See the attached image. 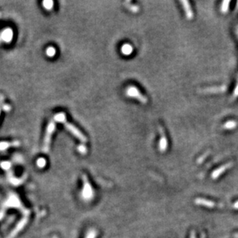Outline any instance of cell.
I'll list each match as a JSON object with an SVG mask.
<instances>
[{
  "instance_id": "6da1fadb",
  "label": "cell",
  "mask_w": 238,
  "mask_h": 238,
  "mask_svg": "<svg viewBox=\"0 0 238 238\" xmlns=\"http://www.w3.org/2000/svg\"><path fill=\"white\" fill-rule=\"evenodd\" d=\"M54 121L55 122L61 123L63 124L64 126L66 127V129L69 131V132L71 133L75 137H76L77 139H80L82 143H85L87 142V138L86 136L76 127V126L73 125V124H70L68 121L66 120V114L64 113H59L54 116Z\"/></svg>"
},
{
  "instance_id": "7a4b0ae2",
  "label": "cell",
  "mask_w": 238,
  "mask_h": 238,
  "mask_svg": "<svg viewBox=\"0 0 238 238\" xmlns=\"http://www.w3.org/2000/svg\"><path fill=\"white\" fill-rule=\"evenodd\" d=\"M56 130V124L55 121H50L46 126L45 137L43 139V146H42V151L45 153L50 152L51 140H52V134H54Z\"/></svg>"
},
{
  "instance_id": "3957f363",
  "label": "cell",
  "mask_w": 238,
  "mask_h": 238,
  "mask_svg": "<svg viewBox=\"0 0 238 238\" xmlns=\"http://www.w3.org/2000/svg\"><path fill=\"white\" fill-rule=\"evenodd\" d=\"M126 94L127 96L135 98V99L138 100L143 103H147L148 102L147 98L145 96H143L136 86H131L126 88Z\"/></svg>"
},
{
  "instance_id": "277c9868",
  "label": "cell",
  "mask_w": 238,
  "mask_h": 238,
  "mask_svg": "<svg viewBox=\"0 0 238 238\" xmlns=\"http://www.w3.org/2000/svg\"><path fill=\"white\" fill-rule=\"evenodd\" d=\"M83 192H82V194H83V198L85 200H89L92 199L93 196V188H92L91 185H90V182H89L87 177L86 175H83Z\"/></svg>"
},
{
  "instance_id": "5b68a950",
  "label": "cell",
  "mask_w": 238,
  "mask_h": 238,
  "mask_svg": "<svg viewBox=\"0 0 238 238\" xmlns=\"http://www.w3.org/2000/svg\"><path fill=\"white\" fill-rule=\"evenodd\" d=\"M27 222H28V218L27 217H25V218H23V219L21 220V221H19V223H18V224L16 225V227H15V229L13 230L12 232L10 234H9V237L8 238H14L15 237H16V236L18 234V233L20 232V231L22 230V228H23L24 226L26 225Z\"/></svg>"
},
{
  "instance_id": "8992f818",
  "label": "cell",
  "mask_w": 238,
  "mask_h": 238,
  "mask_svg": "<svg viewBox=\"0 0 238 238\" xmlns=\"http://www.w3.org/2000/svg\"><path fill=\"white\" fill-rule=\"evenodd\" d=\"M159 131L161 134V139H160V143H159V150L161 151V152H164V151L167 150V145H168L167 139L166 137L165 133H164L163 129L162 128L161 126H159Z\"/></svg>"
},
{
  "instance_id": "52a82bcc",
  "label": "cell",
  "mask_w": 238,
  "mask_h": 238,
  "mask_svg": "<svg viewBox=\"0 0 238 238\" xmlns=\"http://www.w3.org/2000/svg\"><path fill=\"white\" fill-rule=\"evenodd\" d=\"M195 203H196V204L197 205H201V206H204L209 208H213L216 206L221 207V206H224L223 204H216V203H214V202L208 201V200L201 199V198H197V199L195 200Z\"/></svg>"
},
{
  "instance_id": "ba28073f",
  "label": "cell",
  "mask_w": 238,
  "mask_h": 238,
  "mask_svg": "<svg viewBox=\"0 0 238 238\" xmlns=\"http://www.w3.org/2000/svg\"><path fill=\"white\" fill-rule=\"evenodd\" d=\"M232 165H233V163H229L225 164V165L222 166V167H219L218 169H216V170H214V171L212 173V175H211L212 178L214 179V180L215 179H216L218 177H220V176L222 174L225 170H227V169L231 168Z\"/></svg>"
},
{
  "instance_id": "9c48e42d",
  "label": "cell",
  "mask_w": 238,
  "mask_h": 238,
  "mask_svg": "<svg viewBox=\"0 0 238 238\" xmlns=\"http://www.w3.org/2000/svg\"><path fill=\"white\" fill-rule=\"evenodd\" d=\"M18 146H19V141H2V142H0V151L6 150L10 147H18Z\"/></svg>"
},
{
  "instance_id": "30bf717a",
  "label": "cell",
  "mask_w": 238,
  "mask_h": 238,
  "mask_svg": "<svg viewBox=\"0 0 238 238\" xmlns=\"http://www.w3.org/2000/svg\"><path fill=\"white\" fill-rule=\"evenodd\" d=\"M180 2L182 3L183 6V9H184L185 12H186V16L188 19H192L193 17V13L192 11L191 7H190V3L187 1L184 0V1H181Z\"/></svg>"
},
{
  "instance_id": "8fae6325",
  "label": "cell",
  "mask_w": 238,
  "mask_h": 238,
  "mask_svg": "<svg viewBox=\"0 0 238 238\" xmlns=\"http://www.w3.org/2000/svg\"><path fill=\"white\" fill-rule=\"evenodd\" d=\"M2 38L3 40L9 42L12 38V31L11 29H6L2 32Z\"/></svg>"
},
{
  "instance_id": "7c38bea8",
  "label": "cell",
  "mask_w": 238,
  "mask_h": 238,
  "mask_svg": "<svg viewBox=\"0 0 238 238\" xmlns=\"http://www.w3.org/2000/svg\"><path fill=\"white\" fill-rule=\"evenodd\" d=\"M133 50H133L132 46L127 43L124 44V45L121 47V52H122L123 54H124V55L126 56L130 55L133 52Z\"/></svg>"
},
{
  "instance_id": "4fadbf2b",
  "label": "cell",
  "mask_w": 238,
  "mask_h": 238,
  "mask_svg": "<svg viewBox=\"0 0 238 238\" xmlns=\"http://www.w3.org/2000/svg\"><path fill=\"white\" fill-rule=\"evenodd\" d=\"M237 126V122L234 120H230L228 122H226L224 124V128L226 129H234Z\"/></svg>"
},
{
  "instance_id": "5bb4252c",
  "label": "cell",
  "mask_w": 238,
  "mask_h": 238,
  "mask_svg": "<svg viewBox=\"0 0 238 238\" xmlns=\"http://www.w3.org/2000/svg\"><path fill=\"white\" fill-rule=\"evenodd\" d=\"M230 3H231V2L230 1H224L223 2L222 5H221V12H224V13H226V12H227L228 9H229Z\"/></svg>"
},
{
  "instance_id": "9a60e30c",
  "label": "cell",
  "mask_w": 238,
  "mask_h": 238,
  "mask_svg": "<svg viewBox=\"0 0 238 238\" xmlns=\"http://www.w3.org/2000/svg\"><path fill=\"white\" fill-rule=\"evenodd\" d=\"M43 5V7L45 8L47 10H51L52 9V6H53V2L52 1H44L42 2Z\"/></svg>"
},
{
  "instance_id": "2e32d148",
  "label": "cell",
  "mask_w": 238,
  "mask_h": 238,
  "mask_svg": "<svg viewBox=\"0 0 238 238\" xmlns=\"http://www.w3.org/2000/svg\"><path fill=\"white\" fill-rule=\"evenodd\" d=\"M36 164L39 168H44L46 167V161L44 158H39L38 159Z\"/></svg>"
},
{
  "instance_id": "e0dca14e",
  "label": "cell",
  "mask_w": 238,
  "mask_h": 238,
  "mask_svg": "<svg viewBox=\"0 0 238 238\" xmlns=\"http://www.w3.org/2000/svg\"><path fill=\"white\" fill-rule=\"evenodd\" d=\"M46 52V55L48 56L52 57V56H54V55L56 54V49L54 48V47L50 46V47H49V48H47Z\"/></svg>"
},
{
  "instance_id": "ac0fdd59",
  "label": "cell",
  "mask_w": 238,
  "mask_h": 238,
  "mask_svg": "<svg viewBox=\"0 0 238 238\" xmlns=\"http://www.w3.org/2000/svg\"><path fill=\"white\" fill-rule=\"evenodd\" d=\"M225 90V87L224 86H223V87H216V88H211V89H206V90H203V91L204 92H208V93H210V92L211 91V90H213L212 93H213V92H217V93H220V92H222L223 90Z\"/></svg>"
},
{
  "instance_id": "d6986e66",
  "label": "cell",
  "mask_w": 238,
  "mask_h": 238,
  "mask_svg": "<svg viewBox=\"0 0 238 238\" xmlns=\"http://www.w3.org/2000/svg\"><path fill=\"white\" fill-rule=\"evenodd\" d=\"M0 167H1V168L3 169V170H7L11 167V163L8 161L2 162L1 164H0Z\"/></svg>"
},
{
  "instance_id": "ffe728a7",
  "label": "cell",
  "mask_w": 238,
  "mask_h": 238,
  "mask_svg": "<svg viewBox=\"0 0 238 238\" xmlns=\"http://www.w3.org/2000/svg\"><path fill=\"white\" fill-rule=\"evenodd\" d=\"M96 231H94V230H92V231H89L86 238H96Z\"/></svg>"
},
{
  "instance_id": "44dd1931",
  "label": "cell",
  "mask_w": 238,
  "mask_h": 238,
  "mask_svg": "<svg viewBox=\"0 0 238 238\" xmlns=\"http://www.w3.org/2000/svg\"><path fill=\"white\" fill-rule=\"evenodd\" d=\"M78 151L82 154H86V152H87V150H86V147H84L83 145H80L78 147Z\"/></svg>"
},
{
  "instance_id": "7402d4cb",
  "label": "cell",
  "mask_w": 238,
  "mask_h": 238,
  "mask_svg": "<svg viewBox=\"0 0 238 238\" xmlns=\"http://www.w3.org/2000/svg\"><path fill=\"white\" fill-rule=\"evenodd\" d=\"M3 101H4V96H3L2 95H0V113H1V109L3 104Z\"/></svg>"
},
{
  "instance_id": "603a6c76",
  "label": "cell",
  "mask_w": 238,
  "mask_h": 238,
  "mask_svg": "<svg viewBox=\"0 0 238 238\" xmlns=\"http://www.w3.org/2000/svg\"><path fill=\"white\" fill-rule=\"evenodd\" d=\"M190 238H196V237H195L194 231H193V232L191 233V236H190ZM201 238H204V235H203V234L201 236Z\"/></svg>"
},
{
  "instance_id": "cb8c5ba5",
  "label": "cell",
  "mask_w": 238,
  "mask_h": 238,
  "mask_svg": "<svg viewBox=\"0 0 238 238\" xmlns=\"http://www.w3.org/2000/svg\"><path fill=\"white\" fill-rule=\"evenodd\" d=\"M232 206H233V207H234V208H235V209H238V201L236 202V203H234V204Z\"/></svg>"
},
{
  "instance_id": "d4e9b609",
  "label": "cell",
  "mask_w": 238,
  "mask_h": 238,
  "mask_svg": "<svg viewBox=\"0 0 238 238\" xmlns=\"http://www.w3.org/2000/svg\"><path fill=\"white\" fill-rule=\"evenodd\" d=\"M3 216H4V214H3L2 212H0V220L2 219V218L3 217Z\"/></svg>"
},
{
  "instance_id": "484cf974",
  "label": "cell",
  "mask_w": 238,
  "mask_h": 238,
  "mask_svg": "<svg viewBox=\"0 0 238 238\" xmlns=\"http://www.w3.org/2000/svg\"><path fill=\"white\" fill-rule=\"evenodd\" d=\"M235 237H236V238H238V234H236V235H235Z\"/></svg>"
},
{
  "instance_id": "4316f807",
  "label": "cell",
  "mask_w": 238,
  "mask_h": 238,
  "mask_svg": "<svg viewBox=\"0 0 238 238\" xmlns=\"http://www.w3.org/2000/svg\"><path fill=\"white\" fill-rule=\"evenodd\" d=\"M52 238H58V237H56V236H53V237H52Z\"/></svg>"
},
{
  "instance_id": "83f0119b",
  "label": "cell",
  "mask_w": 238,
  "mask_h": 238,
  "mask_svg": "<svg viewBox=\"0 0 238 238\" xmlns=\"http://www.w3.org/2000/svg\"><path fill=\"white\" fill-rule=\"evenodd\" d=\"M237 6H238V2H237Z\"/></svg>"
}]
</instances>
